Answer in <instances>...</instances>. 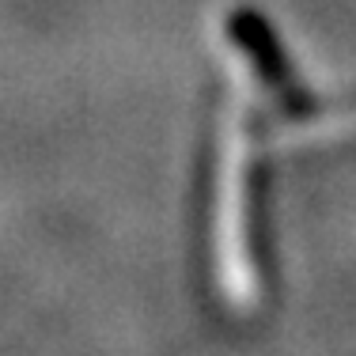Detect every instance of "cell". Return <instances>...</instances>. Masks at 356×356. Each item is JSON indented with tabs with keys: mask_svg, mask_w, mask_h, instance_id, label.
Masks as SVG:
<instances>
[{
	"mask_svg": "<svg viewBox=\"0 0 356 356\" xmlns=\"http://www.w3.org/2000/svg\"><path fill=\"white\" fill-rule=\"evenodd\" d=\"M273 140L261 118L239 103H227L216 125L213 152V258L232 300H247L266 281V193L269 163L266 144ZM216 277V281H220Z\"/></svg>",
	"mask_w": 356,
	"mask_h": 356,
	"instance_id": "cell-1",
	"label": "cell"
},
{
	"mask_svg": "<svg viewBox=\"0 0 356 356\" xmlns=\"http://www.w3.org/2000/svg\"><path fill=\"white\" fill-rule=\"evenodd\" d=\"M213 54L227 88V103H239L261 118L269 137L315 99L303 88L277 27L254 4H227L213 23Z\"/></svg>",
	"mask_w": 356,
	"mask_h": 356,
	"instance_id": "cell-2",
	"label": "cell"
}]
</instances>
